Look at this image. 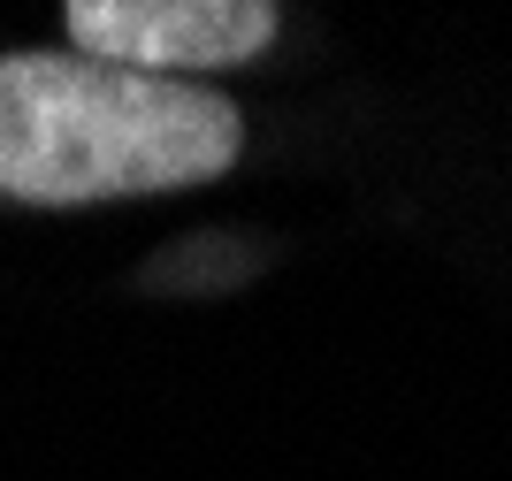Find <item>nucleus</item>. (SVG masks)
Listing matches in <instances>:
<instances>
[{
    "label": "nucleus",
    "instance_id": "obj_1",
    "mask_svg": "<svg viewBox=\"0 0 512 481\" xmlns=\"http://www.w3.org/2000/svg\"><path fill=\"white\" fill-rule=\"evenodd\" d=\"M245 115L192 77H138L69 54H0V191L23 207H100L230 176Z\"/></svg>",
    "mask_w": 512,
    "mask_h": 481
},
{
    "label": "nucleus",
    "instance_id": "obj_2",
    "mask_svg": "<svg viewBox=\"0 0 512 481\" xmlns=\"http://www.w3.org/2000/svg\"><path fill=\"white\" fill-rule=\"evenodd\" d=\"M62 23L85 62L138 77H207L268 54L283 16L268 0H69Z\"/></svg>",
    "mask_w": 512,
    "mask_h": 481
}]
</instances>
